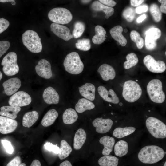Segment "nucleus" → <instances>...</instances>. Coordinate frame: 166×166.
I'll use <instances>...</instances> for the list:
<instances>
[{
    "mask_svg": "<svg viewBox=\"0 0 166 166\" xmlns=\"http://www.w3.org/2000/svg\"><path fill=\"white\" fill-rule=\"evenodd\" d=\"M164 155L165 152L161 147L156 145H148L140 150L138 158L143 163L152 164L160 160Z\"/></svg>",
    "mask_w": 166,
    "mask_h": 166,
    "instance_id": "1",
    "label": "nucleus"
},
{
    "mask_svg": "<svg viewBox=\"0 0 166 166\" xmlns=\"http://www.w3.org/2000/svg\"><path fill=\"white\" fill-rule=\"evenodd\" d=\"M23 44L31 52L38 53L42 49L41 38L35 31L29 30L26 31L22 35Z\"/></svg>",
    "mask_w": 166,
    "mask_h": 166,
    "instance_id": "2",
    "label": "nucleus"
},
{
    "mask_svg": "<svg viewBox=\"0 0 166 166\" xmlns=\"http://www.w3.org/2000/svg\"><path fill=\"white\" fill-rule=\"evenodd\" d=\"M142 94V90L140 85L132 80L126 81L123 85L122 96L129 102H134L138 100Z\"/></svg>",
    "mask_w": 166,
    "mask_h": 166,
    "instance_id": "3",
    "label": "nucleus"
},
{
    "mask_svg": "<svg viewBox=\"0 0 166 166\" xmlns=\"http://www.w3.org/2000/svg\"><path fill=\"white\" fill-rule=\"evenodd\" d=\"M66 71L73 74L81 73L84 69V64L78 54L73 52L67 54L63 62Z\"/></svg>",
    "mask_w": 166,
    "mask_h": 166,
    "instance_id": "4",
    "label": "nucleus"
},
{
    "mask_svg": "<svg viewBox=\"0 0 166 166\" xmlns=\"http://www.w3.org/2000/svg\"><path fill=\"white\" fill-rule=\"evenodd\" d=\"M147 93L151 100L157 103H161L165 99V95L163 90L161 81L158 79H153L148 83Z\"/></svg>",
    "mask_w": 166,
    "mask_h": 166,
    "instance_id": "5",
    "label": "nucleus"
},
{
    "mask_svg": "<svg viewBox=\"0 0 166 166\" xmlns=\"http://www.w3.org/2000/svg\"><path fill=\"white\" fill-rule=\"evenodd\" d=\"M146 127L150 133L156 138L166 137V125L160 120L153 117H148L146 121Z\"/></svg>",
    "mask_w": 166,
    "mask_h": 166,
    "instance_id": "6",
    "label": "nucleus"
},
{
    "mask_svg": "<svg viewBox=\"0 0 166 166\" xmlns=\"http://www.w3.org/2000/svg\"><path fill=\"white\" fill-rule=\"evenodd\" d=\"M48 17L54 23L59 24H68L73 18L71 12L67 9L62 7L52 9L49 12Z\"/></svg>",
    "mask_w": 166,
    "mask_h": 166,
    "instance_id": "7",
    "label": "nucleus"
},
{
    "mask_svg": "<svg viewBox=\"0 0 166 166\" xmlns=\"http://www.w3.org/2000/svg\"><path fill=\"white\" fill-rule=\"evenodd\" d=\"M17 58L16 53L13 52L9 53L3 58L1 65L3 66L2 70L6 75L12 76L18 73L19 67L17 63Z\"/></svg>",
    "mask_w": 166,
    "mask_h": 166,
    "instance_id": "8",
    "label": "nucleus"
},
{
    "mask_svg": "<svg viewBox=\"0 0 166 166\" xmlns=\"http://www.w3.org/2000/svg\"><path fill=\"white\" fill-rule=\"evenodd\" d=\"M31 101V98L28 93L24 91H19L10 97L8 103L10 105L20 107L28 105Z\"/></svg>",
    "mask_w": 166,
    "mask_h": 166,
    "instance_id": "9",
    "label": "nucleus"
},
{
    "mask_svg": "<svg viewBox=\"0 0 166 166\" xmlns=\"http://www.w3.org/2000/svg\"><path fill=\"white\" fill-rule=\"evenodd\" d=\"M143 62L150 71L156 73L164 72L166 70L165 63L161 60L156 61L152 56L147 55L144 58Z\"/></svg>",
    "mask_w": 166,
    "mask_h": 166,
    "instance_id": "10",
    "label": "nucleus"
},
{
    "mask_svg": "<svg viewBox=\"0 0 166 166\" xmlns=\"http://www.w3.org/2000/svg\"><path fill=\"white\" fill-rule=\"evenodd\" d=\"M18 126L17 121L14 119L0 116V132L7 134L13 132Z\"/></svg>",
    "mask_w": 166,
    "mask_h": 166,
    "instance_id": "11",
    "label": "nucleus"
},
{
    "mask_svg": "<svg viewBox=\"0 0 166 166\" xmlns=\"http://www.w3.org/2000/svg\"><path fill=\"white\" fill-rule=\"evenodd\" d=\"M35 69L37 74L42 78L49 79L52 76L51 64L46 60L42 59L39 61Z\"/></svg>",
    "mask_w": 166,
    "mask_h": 166,
    "instance_id": "12",
    "label": "nucleus"
},
{
    "mask_svg": "<svg viewBox=\"0 0 166 166\" xmlns=\"http://www.w3.org/2000/svg\"><path fill=\"white\" fill-rule=\"evenodd\" d=\"M50 29L55 35L65 41H67L73 38L69 29L65 26L52 23Z\"/></svg>",
    "mask_w": 166,
    "mask_h": 166,
    "instance_id": "13",
    "label": "nucleus"
},
{
    "mask_svg": "<svg viewBox=\"0 0 166 166\" xmlns=\"http://www.w3.org/2000/svg\"><path fill=\"white\" fill-rule=\"evenodd\" d=\"M113 124V121L110 119L97 118L93 122V126L96 128V132L99 133H105L108 132Z\"/></svg>",
    "mask_w": 166,
    "mask_h": 166,
    "instance_id": "14",
    "label": "nucleus"
},
{
    "mask_svg": "<svg viewBox=\"0 0 166 166\" xmlns=\"http://www.w3.org/2000/svg\"><path fill=\"white\" fill-rule=\"evenodd\" d=\"M21 85L20 79L17 77L10 78L2 84L4 91L7 96L14 94L18 90Z\"/></svg>",
    "mask_w": 166,
    "mask_h": 166,
    "instance_id": "15",
    "label": "nucleus"
},
{
    "mask_svg": "<svg viewBox=\"0 0 166 166\" xmlns=\"http://www.w3.org/2000/svg\"><path fill=\"white\" fill-rule=\"evenodd\" d=\"M97 90L99 95L105 101L114 104H118L119 102L118 97L112 89L108 91L105 87L100 86Z\"/></svg>",
    "mask_w": 166,
    "mask_h": 166,
    "instance_id": "16",
    "label": "nucleus"
},
{
    "mask_svg": "<svg viewBox=\"0 0 166 166\" xmlns=\"http://www.w3.org/2000/svg\"><path fill=\"white\" fill-rule=\"evenodd\" d=\"M43 97L45 102L48 104H56L59 103V96L56 90L51 87H49L44 90Z\"/></svg>",
    "mask_w": 166,
    "mask_h": 166,
    "instance_id": "17",
    "label": "nucleus"
},
{
    "mask_svg": "<svg viewBox=\"0 0 166 166\" xmlns=\"http://www.w3.org/2000/svg\"><path fill=\"white\" fill-rule=\"evenodd\" d=\"M97 72L99 73L102 78L105 81L114 79L116 76V72L113 68L107 64L101 65Z\"/></svg>",
    "mask_w": 166,
    "mask_h": 166,
    "instance_id": "18",
    "label": "nucleus"
},
{
    "mask_svg": "<svg viewBox=\"0 0 166 166\" xmlns=\"http://www.w3.org/2000/svg\"><path fill=\"white\" fill-rule=\"evenodd\" d=\"M81 95L85 98L93 101L95 98V87L90 83H86L84 85L79 87Z\"/></svg>",
    "mask_w": 166,
    "mask_h": 166,
    "instance_id": "19",
    "label": "nucleus"
},
{
    "mask_svg": "<svg viewBox=\"0 0 166 166\" xmlns=\"http://www.w3.org/2000/svg\"><path fill=\"white\" fill-rule=\"evenodd\" d=\"M123 31L122 27L120 25L116 26L111 29L110 33L112 37L122 46H125L127 43L126 39L122 34Z\"/></svg>",
    "mask_w": 166,
    "mask_h": 166,
    "instance_id": "20",
    "label": "nucleus"
},
{
    "mask_svg": "<svg viewBox=\"0 0 166 166\" xmlns=\"http://www.w3.org/2000/svg\"><path fill=\"white\" fill-rule=\"evenodd\" d=\"M99 142L104 146L102 151V154L105 156L109 155L113 150L115 144L114 138L108 136H105L101 137Z\"/></svg>",
    "mask_w": 166,
    "mask_h": 166,
    "instance_id": "21",
    "label": "nucleus"
},
{
    "mask_svg": "<svg viewBox=\"0 0 166 166\" xmlns=\"http://www.w3.org/2000/svg\"><path fill=\"white\" fill-rule=\"evenodd\" d=\"M86 138L85 131L82 128H79L76 132L73 140V146L76 150L80 149L84 144Z\"/></svg>",
    "mask_w": 166,
    "mask_h": 166,
    "instance_id": "22",
    "label": "nucleus"
},
{
    "mask_svg": "<svg viewBox=\"0 0 166 166\" xmlns=\"http://www.w3.org/2000/svg\"><path fill=\"white\" fill-rule=\"evenodd\" d=\"M0 115L10 118L14 119L16 118L18 113L20 111V107L11 105L4 106L0 108Z\"/></svg>",
    "mask_w": 166,
    "mask_h": 166,
    "instance_id": "23",
    "label": "nucleus"
},
{
    "mask_svg": "<svg viewBox=\"0 0 166 166\" xmlns=\"http://www.w3.org/2000/svg\"><path fill=\"white\" fill-rule=\"evenodd\" d=\"M38 117V113L36 111L26 113L23 117L22 125L26 127H30L37 121Z\"/></svg>",
    "mask_w": 166,
    "mask_h": 166,
    "instance_id": "24",
    "label": "nucleus"
},
{
    "mask_svg": "<svg viewBox=\"0 0 166 166\" xmlns=\"http://www.w3.org/2000/svg\"><path fill=\"white\" fill-rule=\"evenodd\" d=\"M92 9L96 11H102L105 14V18H108L114 13L113 8L104 5L99 1H94L91 5Z\"/></svg>",
    "mask_w": 166,
    "mask_h": 166,
    "instance_id": "25",
    "label": "nucleus"
},
{
    "mask_svg": "<svg viewBox=\"0 0 166 166\" xmlns=\"http://www.w3.org/2000/svg\"><path fill=\"white\" fill-rule=\"evenodd\" d=\"M57 111L55 109L49 110L44 115L42 121V125L45 127L49 126L52 124L58 117Z\"/></svg>",
    "mask_w": 166,
    "mask_h": 166,
    "instance_id": "26",
    "label": "nucleus"
},
{
    "mask_svg": "<svg viewBox=\"0 0 166 166\" xmlns=\"http://www.w3.org/2000/svg\"><path fill=\"white\" fill-rule=\"evenodd\" d=\"M78 118V116L76 111L71 108L67 109L62 115L63 122L67 124L73 123L76 121Z\"/></svg>",
    "mask_w": 166,
    "mask_h": 166,
    "instance_id": "27",
    "label": "nucleus"
},
{
    "mask_svg": "<svg viewBox=\"0 0 166 166\" xmlns=\"http://www.w3.org/2000/svg\"><path fill=\"white\" fill-rule=\"evenodd\" d=\"M95 107L94 104L90 101L82 98L80 99L75 105L76 111L79 113H82L86 110H90Z\"/></svg>",
    "mask_w": 166,
    "mask_h": 166,
    "instance_id": "28",
    "label": "nucleus"
},
{
    "mask_svg": "<svg viewBox=\"0 0 166 166\" xmlns=\"http://www.w3.org/2000/svg\"><path fill=\"white\" fill-rule=\"evenodd\" d=\"M95 30L96 34L92 38V42L95 44H100L106 39V31L102 26L100 25L96 26Z\"/></svg>",
    "mask_w": 166,
    "mask_h": 166,
    "instance_id": "29",
    "label": "nucleus"
},
{
    "mask_svg": "<svg viewBox=\"0 0 166 166\" xmlns=\"http://www.w3.org/2000/svg\"><path fill=\"white\" fill-rule=\"evenodd\" d=\"M128 151V144L125 141L120 140L116 144L114 148V152L117 156L122 157L126 155Z\"/></svg>",
    "mask_w": 166,
    "mask_h": 166,
    "instance_id": "30",
    "label": "nucleus"
},
{
    "mask_svg": "<svg viewBox=\"0 0 166 166\" xmlns=\"http://www.w3.org/2000/svg\"><path fill=\"white\" fill-rule=\"evenodd\" d=\"M135 130V128L132 127H118L114 130L113 134L116 138H121L133 133Z\"/></svg>",
    "mask_w": 166,
    "mask_h": 166,
    "instance_id": "31",
    "label": "nucleus"
},
{
    "mask_svg": "<svg viewBox=\"0 0 166 166\" xmlns=\"http://www.w3.org/2000/svg\"><path fill=\"white\" fill-rule=\"evenodd\" d=\"M119 159L112 155H106L100 158L98 162L100 166H117Z\"/></svg>",
    "mask_w": 166,
    "mask_h": 166,
    "instance_id": "32",
    "label": "nucleus"
},
{
    "mask_svg": "<svg viewBox=\"0 0 166 166\" xmlns=\"http://www.w3.org/2000/svg\"><path fill=\"white\" fill-rule=\"evenodd\" d=\"M58 153V157L60 160H63L69 156L72 151L71 147L65 140L61 142V147Z\"/></svg>",
    "mask_w": 166,
    "mask_h": 166,
    "instance_id": "33",
    "label": "nucleus"
},
{
    "mask_svg": "<svg viewBox=\"0 0 166 166\" xmlns=\"http://www.w3.org/2000/svg\"><path fill=\"white\" fill-rule=\"evenodd\" d=\"M127 61L124 63L125 69H127L135 66L138 62V59L135 53H131L128 54L126 56Z\"/></svg>",
    "mask_w": 166,
    "mask_h": 166,
    "instance_id": "34",
    "label": "nucleus"
},
{
    "mask_svg": "<svg viewBox=\"0 0 166 166\" xmlns=\"http://www.w3.org/2000/svg\"><path fill=\"white\" fill-rule=\"evenodd\" d=\"M85 29V26L84 23L81 21H77L74 24L73 30L72 32L73 38H76L80 37Z\"/></svg>",
    "mask_w": 166,
    "mask_h": 166,
    "instance_id": "35",
    "label": "nucleus"
},
{
    "mask_svg": "<svg viewBox=\"0 0 166 166\" xmlns=\"http://www.w3.org/2000/svg\"><path fill=\"white\" fill-rule=\"evenodd\" d=\"M149 10L155 21L156 22H160L162 19V14L157 5L156 3L152 4L150 6Z\"/></svg>",
    "mask_w": 166,
    "mask_h": 166,
    "instance_id": "36",
    "label": "nucleus"
},
{
    "mask_svg": "<svg viewBox=\"0 0 166 166\" xmlns=\"http://www.w3.org/2000/svg\"><path fill=\"white\" fill-rule=\"evenodd\" d=\"M130 36L131 40L136 43L138 49H141L143 48L144 45V39L138 32L136 30H132L130 33Z\"/></svg>",
    "mask_w": 166,
    "mask_h": 166,
    "instance_id": "37",
    "label": "nucleus"
},
{
    "mask_svg": "<svg viewBox=\"0 0 166 166\" xmlns=\"http://www.w3.org/2000/svg\"><path fill=\"white\" fill-rule=\"evenodd\" d=\"M76 47L80 50L87 51L89 50L91 47L90 40L88 38H83L77 40L75 44Z\"/></svg>",
    "mask_w": 166,
    "mask_h": 166,
    "instance_id": "38",
    "label": "nucleus"
},
{
    "mask_svg": "<svg viewBox=\"0 0 166 166\" xmlns=\"http://www.w3.org/2000/svg\"><path fill=\"white\" fill-rule=\"evenodd\" d=\"M145 34V37L152 40H156L160 37L161 32L158 28H152L147 31Z\"/></svg>",
    "mask_w": 166,
    "mask_h": 166,
    "instance_id": "39",
    "label": "nucleus"
},
{
    "mask_svg": "<svg viewBox=\"0 0 166 166\" xmlns=\"http://www.w3.org/2000/svg\"><path fill=\"white\" fill-rule=\"evenodd\" d=\"M135 11L133 8L128 7L123 11V17L128 22H132L135 17Z\"/></svg>",
    "mask_w": 166,
    "mask_h": 166,
    "instance_id": "40",
    "label": "nucleus"
},
{
    "mask_svg": "<svg viewBox=\"0 0 166 166\" xmlns=\"http://www.w3.org/2000/svg\"><path fill=\"white\" fill-rule=\"evenodd\" d=\"M10 46V43L9 41H0V58L6 52Z\"/></svg>",
    "mask_w": 166,
    "mask_h": 166,
    "instance_id": "41",
    "label": "nucleus"
},
{
    "mask_svg": "<svg viewBox=\"0 0 166 166\" xmlns=\"http://www.w3.org/2000/svg\"><path fill=\"white\" fill-rule=\"evenodd\" d=\"M145 44L147 49L149 50H153L156 46V40H152L145 37Z\"/></svg>",
    "mask_w": 166,
    "mask_h": 166,
    "instance_id": "42",
    "label": "nucleus"
},
{
    "mask_svg": "<svg viewBox=\"0 0 166 166\" xmlns=\"http://www.w3.org/2000/svg\"><path fill=\"white\" fill-rule=\"evenodd\" d=\"M1 142L6 151L10 154H12L14 152V148L11 142L6 140H1Z\"/></svg>",
    "mask_w": 166,
    "mask_h": 166,
    "instance_id": "43",
    "label": "nucleus"
},
{
    "mask_svg": "<svg viewBox=\"0 0 166 166\" xmlns=\"http://www.w3.org/2000/svg\"><path fill=\"white\" fill-rule=\"evenodd\" d=\"M45 148L47 150L52 151L56 154H58L60 148L57 145L53 144L52 143L47 142L44 144Z\"/></svg>",
    "mask_w": 166,
    "mask_h": 166,
    "instance_id": "44",
    "label": "nucleus"
},
{
    "mask_svg": "<svg viewBox=\"0 0 166 166\" xmlns=\"http://www.w3.org/2000/svg\"><path fill=\"white\" fill-rule=\"evenodd\" d=\"M9 25L10 23L7 20L3 18H0V34L5 30Z\"/></svg>",
    "mask_w": 166,
    "mask_h": 166,
    "instance_id": "45",
    "label": "nucleus"
},
{
    "mask_svg": "<svg viewBox=\"0 0 166 166\" xmlns=\"http://www.w3.org/2000/svg\"><path fill=\"white\" fill-rule=\"evenodd\" d=\"M21 159L19 156H17L13 159L6 166H19L21 164Z\"/></svg>",
    "mask_w": 166,
    "mask_h": 166,
    "instance_id": "46",
    "label": "nucleus"
},
{
    "mask_svg": "<svg viewBox=\"0 0 166 166\" xmlns=\"http://www.w3.org/2000/svg\"><path fill=\"white\" fill-rule=\"evenodd\" d=\"M98 1L104 5L109 7H112L116 4V3L112 0H99Z\"/></svg>",
    "mask_w": 166,
    "mask_h": 166,
    "instance_id": "47",
    "label": "nucleus"
},
{
    "mask_svg": "<svg viewBox=\"0 0 166 166\" xmlns=\"http://www.w3.org/2000/svg\"><path fill=\"white\" fill-rule=\"evenodd\" d=\"M148 9V6L146 5H143L137 7L135 9L136 13L138 14H140L143 12H147Z\"/></svg>",
    "mask_w": 166,
    "mask_h": 166,
    "instance_id": "48",
    "label": "nucleus"
},
{
    "mask_svg": "<svg viewBox=\"0 0 166 166\" xmlns=\"http://www.w3.org/2000/svg\"><path fill=\"white\" fill-rule=\"evenodd\" d=\"M158 1L161 3L160 7V10L161 12L164 13H166V0H158Z\"/></svg>",
    "mask_w": 166,
    "mask_h": 166,
    "instance_id": "49",
    "label": "nucleus"
},
{
    "mask_svg": "<svg viewBox=\"0 0 166 166\" xmlns=\"http://www.w3.org/2000/svg\"><path fill=\"white\" fill-rule=\"evenodd\" d=\"M130 1L131 6L135 7L137 6L142 4L144 1V0H131Z\"/></svg>",
    "mask_w": 166,
    "mask_h": 166,
    "instance_id": "50",
    "label": "nucleus"
},
{
    "mask_svg": "<svg viewBox=\"0 0 166 166\" xmlns=\"http://www.w3.org/2000/svg\"><path fill=\"white\" fill-rule=\"evenodd\" d=\"M146 15L145 14H143L138 18L136 20L137 22L138 23H141L146 18Z\"/></svg>",
    "mask_w": 166,
    "mask_h": 166,
    "instance_id": "51",
    "label": "nucleus"
},
{
    "mask_svg": "<svg viewBox=\"0 0 166 166\" xmlns=\"http://www.w3.org/2000/svg\"><path fill=\"white\" fill-rule=\"evenodd\" d=\"M30 166H41L40 161L37 159L34 160Z\"/></svg>",
    "mask_w": 166,
    "mask_h": 166,
    "instance_id": "52",
    "label": "nucleus"
},
{
    "mask_svg": "<svg viewBox=\"0 0 166 166\" xmlns=\"http://www.w3.org/2000/svg\"><path fill=\"white\" fill-rule=\"evenodd\" d=\"M59 166H72V165L69 161L65 160L61 163Z\"/></svg>",
    "mask_w": 166,
    "mask_h": 166,
    "instance_id": "53",
    "label": "nucleus"
},
{
    "mask_svg": "<svg viewBox=\"0 0 166 166\" xmlns=\"http://www.w3.org/2000/svg\"><path fill=\"white\" fill-rule=\"evenodd\" d=\"M14 0H0V2H12L14 1Z\"/></svg>",
    "mask_w": 166,
    "mask_h": 166,
    "instance_id": "54",
    "label": "nucleus"
},
{
    "mask_svg": "<svg viewBox=\"0 0 166 166\" xmlns=\"http://www.w3.org/2000/svg\"><path fill=\"white\" fill-rule=\"evenodd\" d=\"M91 1V0H81V1L83 3H86L89 2Z\"/></svg>",
    "mask_w": 166,
    "mask_h": 166,
    "instance_id": "55",
    "label": "nucleus"
},
{
    "mask_svg": "<svg viewBox=\"0 0 166 166\" xmlns=\"http://www.w3.org/2000/svg\"><path fill=\"white\" fill-rule=\"evenodd\" d=\"M19 166H26V165L25 163H22L20 164Z\"/></svg>",
    "mask_w": 166,
    "mask_h": 166,
    "instance_id": "56",
    "label": "nucleus"
},
{
    "mask_svg": "<svg viewBox=\"0 0 166 166\" xmlns=\"http://www.w3.org/2000/svg\"><path fill=\"white\" fill-rule=\"evenodd\" d=\"M2 72L0 71V81L2 79Z\"/></svg>",
    "mask_w": 166,
    "mask_h": 166,
    "instance_id": "57",
    "label": "nucleus"
},
{
    "mask_svg": "<svg viewBox=\"0 0 166 166\" xmlns=\"http://www.w3.org/2000/svg\"><path fill=\"white\" fill-rule=\"evenodd\" d=\"M11 4L13 5H15V4H16V2L14 1L13 2H11Z\"/></svg>",
    "mask_w": 166,
    "mask_h": 166,
    "instance_id": "58",
    "label": "nucleus"
},
{
    "mask_svg": "<svg viewBox=\"0 0 166 166\" xmlns=\"http://www.w3.org/2000/svg\"><path fill=\"white\" fill-rule=\"evenodd\" d=\"M164 166H166V162L164 163Z\"/></svg>",
    "mask_w": 166,
    "mask_h": 166,
    "instance_id": "59",
    "label": "nucleus"
},
{
    "mask_svg": "<svg viewBox=\"0 0 166 166\" xmlns=\"http://www.w3.org/2000/svg\"></svg>",
    "mask_w": 166,
    "mask_h": 166,
    "instance_id": "60",
    "label": "nucleus"
}]
</instances>
